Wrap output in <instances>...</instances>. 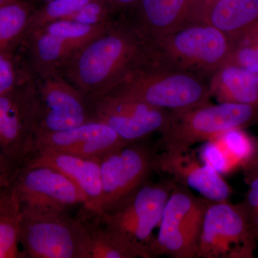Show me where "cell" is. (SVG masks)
Listing matches in <instances>:
<instances>
[{
	"label": "cell",
	"instance_id": "obj_1",
	"mask_svg": "<svg viewBox=\"0 0 258 258\" xmlns=\"http://www.w3.org/2000/svg\"><path fill=\"white\" fill-rule=\"evenodd\" d=\"M149 59L147 40L134 23L113 21L106 31L73 54L62 76L92 99L109 92Z\"/></svg>",
	"mask_w": 258,
	"mask_h": 258
},
{
	"label": "cell",
	"instance_id": "obj_2",
	"mask_svg": "<svg viewBox=\"0 0 258 258\" xmlns=\"http://www.w3.org/2000/svg\"><path fill=\"white\" fill-rule=\"evenodd\" d=\"M147 42L149 62L210 80L230 59L233 42L207 23L187 24Z\"/></svg>",
	"mask_w": 258,
	"mask_h": 258
},
{
	"label": "cell",
	"instance_id": "obj_3",
	"mask_svg": "<svg viewBox=\"0 0 258 258\" xmlns=\"http://www.w3.org/2000/svg\"><path fill=\"white\" fill-rule=\"evenodd\" d=\"M105 95L142 102L169 111L210 104L209 84L198 75L148 62Z\"/></svg>",
	"mask_w": 258,
	"mask_h": 258
},
{
	"label": "cell",
	"instance_id": "obj_4",
	"mask_svg": "<svg viewBox=\"0 0 258 258\" xmlns=\"http://www.w3.org/2000/svg\"><path fill=\"white\" fill-rule=\"evenodd\" d=\"M258 125L257 104L219 103L181 111L171 118L154 144L157 152L185 153L233 129Z\"/></svg>",
	"mask_w": 258,
	"mask_h": 258
},
{
	"label": "cell",
	"instance_id": "obj_5",
	"mask_svg": "<svg viewBox=\"0 0 258 258\" xmlns=\"http://www.w3.org/2000/svg\"><path fill=\"white\" fill-rule=\"evenodd\" d=\"M20 240L25 257L91 258L87 222L64 210L21 208Z\"/></svg>",
	"mask_w": 258,
	"mask_h": 258
},
{
	"label": "cell",
	"instance_id": "obj_6",
	"mask_svg": "<svg viewBox=\"0 0 258 258\" xmlns=\"http://www.w3.org/2000/svg\"><path fill=\"white\" fill-rule=\"evenodd\" d=\"M209 200L176 183L163 213L159 232L150 244L153 257L196 258Z\"/></svg>",
	"mask_w": 258,
	"mask_h": 258
},
{
	"label": "cell",
	"instance_id": "obj_7",
	"mask_svg": "<svg viewBox=\"0 0 258 258\" xmlns=\"http://www.w3.org/2000/svg\"><path fill=\"white\" fill-rule=\"evenodd\" d=\"M39 118L38 89L34 83H20L0 94V157L15 169L35 153Z\"/></svg>",
	"mask_w": 258,
	"mask_h": 258
},
{
	"label": "cell",
	"instance_id": "obj_8",
	"mask_svg": "<svg viewBox=\"0 0 258 258\" xmlns=\"http://www.w3.org/2000/svg\"><path fill=\"white\" fill-rule=\"evenodd\" d=\"M257 241L240 203L209 200L196 258H252Z\"/></svg>",
	"mask_w": 258,
	"mask_h": 258
},
{
	"label": "cell",
	"instance_id": "obj_9",
	"mask_svg": "<svg viewBox=\"0 0 258 258\" xmlns=\"http://www.w3.org/2000/svg\"><path fill=\"white\" fill-rule=\"evenodd\" d=\"M155 146L146 141L128 144L101 158V215L124 205L154 172ZM99 216V217H100Z\"/></svg>",
	"mask_w": 258,
	"mask_h": 258
},
{
	"label": "cell",
	"instance_id": "obj_10",
	"mask_svg": "<svg viewBox=\"0 0 258 258\" xmlns=\"http://www.w3.org/2000/svg\"><path fill=\"white\" fill-rule=\"evenodd\" d=\"M176 182L172 179L147 181L128 201L108 215L98 216L101 222L142 243L150 244L153 232L160 225L164 208Z\"/></svg>",
	"mask_w": 258,
	"mask_h": 258
},
{
	"label": "cell",
	"instance_id": "obj_11",
	"mask_svg": "<svg viewBox=\"0 0 258 258\" xmlns=\"http://www.w3.org/2000/svg\"><path fill=\"white\" fill-rule=\"evenodd\" d=\"M90 101L93 119L111 127L128 144L143 142L156 132L161 133L171 118V111L122 97L103 95Z\"/></svg>",
	"mask_w": 258,
	"mask_h": 258
},
{
	"label": "cell",
	"instance_id": "obj_12",
	"mask_svg": "<svg viewBox=\"0 0 258 258\" xmlns=\"http://www.w3.org/2000/svg\"><path fill=\"white\" fill-rule=\"evenodd\" d=\"M13 190L21 208L69 211L85 203L74 183L50 166H23L15 176Z\"/></svg>",
	"mask_w": 258,
	"mask_h": 258
},
{
	"label": "cell",
	"instance_id": "obj_13",
	"mask_svg": "<svg viewBox=\"0 0 258 258\" xmlns=\"http://www.w3.org/2000/svg\"><path fill=\"white\" fill-rule=\"evenodd\" d=\"M37 86L40 118L37 133L60 132L94 120L91 101L61 76L42 79Z\"/></svg>",
	"mask_w": 258,
	"mask_h": 258
},
{
	"label": "cell",
	"instance_id": "obj_14",
	"mask_svg": "<svg viewBox=\"0 0 258 258\" xmlns=\"http://www.w3.org/2000/svg\"><path fill=\"white\" fill-rule=\"evenodd\" d=\"M114 131L98 120L60 131L37 133L35 153L55 152L77 157L101 159L128 145Z\"/></svg>",
	"mask_w": 258,
	"mask_h": 258
},
{
	"label": "cell",
	"instance_id": "obj_15",
	"mask_svg": "<svg viewBox=\"0 0 258 258\" xmlns=\"http://www.w3.org/2000/svg\"><path fill=\"white\" fill-rule=\"evenodd\" d=\"M189 152H158L154 171L169 174L177 184L198 191L210 201L230 200L232 189L222 174Z\"/></svg>",
	"mask_w": 258,
	"mask_h": 258
},
{
	"label": "cell",
	"instance_id": "obj_16",
	"mask_svg": "<svg viewBox=\"0 0 258 258\" xmlns=\"http://www.w3.org/2000/svg\"><path fill=\"white\" fill-rule=\"evenodd\" d=\"M25 165L50 166L69 177L84 197L85 212L101 215L103 186L101 159L86 158L55 152L34 154ZM24 165V166H25Z\"/></svg>",
	"mask_w": 258,
	"mask_h": 258
},
{
	"label": "cell",
	"instance_id": "obj_17",
	"mask_svg": "<svg viewBox=\"0 0 258 258\" xmlns=\"http://www.w3.org/2000/svg\"><path fill=\"white\" fill-rule=\"evenodd\" d=\"M198 0H139L134 25L147 41L192 23Z\"/></svg>",
	"mask_w": 258,
	"mask_h": 258
},
{
	"label": "cell",
	"instance_id": "obj_18",
	"mask_svg": "<svg viewBox=\"0 0 258 258\" xmlns=\"http://www.w3.org/2000/svg\"><path fill=\"white\" fill-rule=\"evenodd\" d=\"M257 143L258 139L244 129H233L205 142L200 159L223 176L242 169L253 156Z\"/></svg>",
	"mask_w": 258,
	"mask_h": 258
},
{
	"label": "cell",
	"instance_id": "obj_19",
	"mask_svg": "<svg viewBox=\"0 0 258 258\" xmlns=\"http://www.w3.org/2000/svg\"><path fill=\"white\" fill-rule=\"evenodd\" d=\"M210 96L219 103L257 104L258 74L227 62L209 80Z\"/></svg>",
	"mask_w": 258,
	"mask_h": 258
},
{
	"label": "cell",
	"instance_id": "obj_20",
	"mask_svg": "<svg viewBox=\"0 0 258 258\" xmlns=\"http://www.w3.org/2000/svg\"><path fill=\"white\" fill-rule=\"evenodd\" d=\"M87 221L91 237V258H152L147 244L111 228L98 216Z\"/></svg>",
	"mask_w": 258,
	"mask_h": 258
},
{
	"label": "cell",
	"instance_id": "obj_21",
	"mask_svg": "<svg viewBox=\"0 0 258 258\" xmlns=\"http://www.w3.org/2000/svg\"><path fill=\"white\" fill-rule=\"evenodd\" d=\"M202 22L218 29L233 42L257 25L258 0H218Z\"/></svg>",
	"mask_w": 258,
	"mask_h": 258
},
{
	"label": "cell",
	"instance_id": "obj_22",
	"mask_svg": "<svg viewBox=\"0 0 258 258\" xmlns=\"http://www.w3.org/2000/svg\"><path fill=\"white\" fill-rule=\"evenodd\" d=\"M35 72L42 79L62 76V71L75 50L60 37L43 29L26 35Z\"/></svg>",
	"mask_w": 258,
	"mask_h": 258
},
{
	"label": "cell",
	"instance_id": "obj_23",
	"mask_svg": "<svg viewBox=\"0 0 258 258\" xmlns=\"http://www.w3.org/2000/svg\"><path fill=\"white\" fill-rule=\"evenodd\" d=\"M21 207L13 186L0 196V258H24L20 250Z\"/></svg>",
	"mask_w": 258,
	"mask_h": 258
},
{
	"label": "cell",
	"instance_id": "obj_24",
	"mask_svg": "<svg viewBox=\"0 0 258 258\" xmlns=\"http://www.w3.org/2000/svg\"><path fill=\"white\" fill-rule=\"evenodd\" d=\"M32 12L31 7L21 0L0 7V52H12L25 38Z\"/></svg>",
	"mask_w": 258,
	"mask_h": 258
},
{
	"label": "cell",
	"instance_id": "obj_25",
	"mask_svg": "<svg viewBox=\"0 0 258 258\" xmlns=\"http://www.w3.org/2000/svg\"><path fill=\"white\" fill-rule=\"evenodd\" d=\"M113 21L103 25H86L69 20L53 22L41 29L60 37L76 51L87 45L109 28Z\"/></svg>",
	"mask_w": 258,
	"mask_h": 258
},
{
	"label": "cell",
	"instance_id": "obj_26",
	"mask_svg": "<svg viewBox=\"0 0 258 258\" xmlns=\"http://www.w3.org/2000/svg\"><path fill=\"white\" fill-rule=\"evenodd\" d=\"M91 1L92 0H55L46 3L40 9L32 12L26 35L53 22L66 20Z\"/></svg>",
	"mask_w": 258,
	"mask_h": 258
},
{
	"label": "cell",
	"instance_id": "obj_27",
	"mask_svg": "<svg viewBox=\"0 0 258 258\" xmlns=\"http://www.w3.org/2000/svg\"><path fill=\"white\" fill-rule=\"evenodd\" d=\"M227 62L258 74V24L234 40L233 50Z\"/></svg>",
	"mask_w": 258,
	"mask_h": 258
},
{
	"label": "cell",
	"instance_id": "obj_28",
	"mask_svg": "<svg viewBox=\"0 0 258 258\" xmlns=\"http://www.w3.org/2000/svg\"><path fill=\"white\" fill-rule=\"evenodd\" d=\"M114 9L108 0H92L66 20L86 25H103L111 23Z\"/></svg>",
	"mask_w": 258,
	"mask_h": 258
},
{
	"label": "cell",
	"instance_id": "obj_29",
	"mask_svg": "<svg viewBox=\"0 0 258 258\" xmlns=\"http://www.w3.org/2000/svg\"><path fill=\"white\" fill-rule=\"evenodd\" d=\"M19 84L12 52H0V94L8 92Z\"/></svg>",
	"mask_w": 258,
	"mask_h": 258
},
{
	"label": "cell",
	"instance_id": "obj_30",
	"mask_svg": "<svg viewBox=\"0 0 258 258\" xmlns=\"http://www.w3.org/2000/svg\"><path fill=\"white\" fill-rule=\"evenodd\" d=\"M248 185L249 189L240 204L258 238V177Z\"/></svg>",
	"mask_w": 258,
	"mask_h": 258
},
{
	"label": "cell",
	"instance_id": "obj_31",
	"mask_svg": "<svg viewBox=\"0 0 258 258\" xmlns=\"http://www.w3.org/2000/svg\"><path fill=\"white\" fill-rule=\"evenodd\" d=\"M242 170L243 171L244 181L247 184H249L252 180L258 177V143L253 156L244 166Z\"/></svg>",
	"mask_w": 258,
	"mask_h": 258
},
{
	"label": "cell",
	"instance_id": "obj_32",
	"mask_svg": "<svg viewBox=\"0 0 258 258\" xmlns=\"http://www.w3.org/2000/svg\"><path fill=\"white\" fill-rule=\"evenodd\" d=\"M217 1L218 0H198L194 16V23L202 22L209 8Z\"/></svg>",
	"mask_w": 258,
	"mask_h": 258
},
{
	"label": "cell",
	"instance_id": "obj_33",
	"mask_svg": "<svg viewBox=\"0 0 258 258\" xmlns=\"http://www.w3.org/2000/svg\"><path fill=\"white\" fill-rule=\"evenodd\" d=\"M114 10L124 9L138 5L139 0H108Z\"/></svg>",
	"mask_w": 258,
	"mask_h": 258
},
{
	"label": "cell",
	"instance_id": "obj_34",
	"mask_svg": "<svg viewBox=\"0 0 258 258\" xmlns=\"http://www.w3.org/2000/svg\"><path fill=\"white\" fill-rule=\"evenodd\" d=\"M15 1H17V0H0V7L10 4V3H13V2Z\"/></svg>",
	"mask_w": 258,
	"mask_h": 258
},
{
	"label": "cell",
	"instance_id": "obj_35",
	"mask_svg": "<svg viewBox=\"0 0 258 258\" xmlns=\"http://www.w3.org/2000/svg\"><path fill=\"white\" fill-rule=\"evenodd\" d=\"M44 1L46 2V3H49V2L55 1V0H44Z\"/></svg>",
	"mask_w": 258,
	"mask_h": 258
},
{
	"label": "cell",
	"instance_id": "obj_36",
	"mask_svg": "<svg viewBox=\"0 0 258 258\" xmlns=\"http://www.w3.org/2000/svg\"><path fill=\"white\" fill-rule=\"evenodd\" d=\"M2 160H3V159H2V158H1V157H0V161H2Z\"/></svg>",
	"mask_w": 258,
	"mask_h": 258
}]
</instances>
